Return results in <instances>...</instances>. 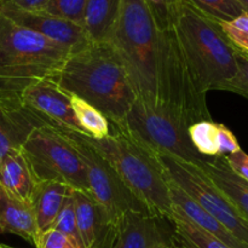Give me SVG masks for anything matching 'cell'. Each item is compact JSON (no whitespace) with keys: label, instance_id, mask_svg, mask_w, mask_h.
Wrapping results in <instances>:
<instances>
[{"label":"cell","instance_id":"obj_2","mask_svg":"<svg viewBox=\"0 0 248 248\" xmlns=\"http://www.w3.org/2000/svg\"><path fill=\"white\" fill-rule=\"evenodd\" d=\"M108 43L123 62L136 97L162 108L159 94L161 27L144 0H121Z\"/></svg>","mask_w":248,"mask_h":248},{"label":"cell","instance_id":"obj_28","mask_svg":"<svg viewBox=\"0 0 248 248\" xmlns=\"http://www.w3.org/2000/svg\"><path fill=\"white\" fill-rule=\"evenodd\" d=\"M237 72L235 77L224 86V91L234 92L248 99V53L236 48Z\"/></svg>","mask_w":248,"mask_h":248},{"label":"cell","instance_id":"obj_24","mask_svg":"<svg viewBox=\"0 0 248 248\" xmlns=\"http://www.w3.org/2000/svg\"><path fill=\"white\" fill-rule=\"evenodd\" d=\"M183 1L216 22L232 21L245 12L236 0H183Z\"/></svg>","mask_w":248,"mask_h":248},{"label":"cell","instance_id":"obj_30","mask_svg":"<svg viewBox=\"0 0 248 248\" xmlns=\"http://www.w3.org/2000/svg\"><path fill=\"white\" fill-rule=\"evenodd\" d=\"M35 248H79L70 237L55 228L39 232Z\"/></svg>","mask_w":248,"mask_h":248},{"label":"cell","instance_id":"obj_36","mask_svg":"<svg viewBox=\"0 0 248 248\" xmlns=\"http://www.w3.org/2000/svg\"><path fill=\"white\" fill-rule=\"evenodd\" d=\"M160 248H173V247L170 246V245H169V246H162V247H160Z\"/></svg>","mask_w":248,"mask_h":248},{"label":"cell","instance_id":"obj_16","mask_svg":"<svg viewBox=\"0 0 248 248\" xmlns=\"http://www.w3.org/2000/svg\"><path fill=\"white\" fill-rule=\"evenodd\" d=\"M200 166L248 223L247 182L230 169L224 156L206 159L201 162Z\"/></svg>","mask_w":248,"mask_h":248},{"label":"cell","instance_id":"obj_21","mask_svg":"<svg viewBox=\"0 0 248 248\" xmlns=\"http://www.w3.org/2000/svg\"><path fill=\"white\" fill-rule=\"evenodd\" d=\"M170 222L172 224L173 248H230L219 239L194 224L176 208H173Z\"/></svg>","mask_w":248,"mask_h":248},{"label":"cell","instance_id":"obj_7","mask_svg":"<svg viewBox=\"0 0 248 248\" xmlns=\"http://www.w3.org/2000/svg\"><path fill=\"white\" fill-rule=\"evenodd\" d=\"M21 149L36 182H58L90 194L84 164L62 130L51 125L36 127Z\"/></svg>","mask_w":248,"mask_h":248},{"label":"cell","instance_id":"obj_31","mask_svg":"<svg viewBox=\"0 0 248 248\" xmlns=\"http://www.w3.org/2000/svg\"><path fill=\"white\" fill-rule=\"evenodd\" d=\"M217 147L219 156H228L241 149L234 133L223 124H217Z\"/></svg>","mask_w":248,"mask_h":248},{"label":"cell","instance_id":"obj_14","mask_svg":"<svg viewBox=\"0 0 248 248\" xmlns=\"http://www.w3.org/2000/svg\"><path fill=\"white\" fill-rule=\"evenodd\" d=\"M167 178V177H166ZM171 193V200L173 208L183 213L188 219L201 229L206 230L211 235L219 239L230 248H248V245L237 239L232 234L223 224H220L215 217L206 212L198 202L193 200L186 191L182 190L178 186L173 183L170 178H167Z\"/></svg>","mask_w":248,"mask_h":248},{"label":"cell","instance_id":"obj_13","mask_svg":"<svg viewBox=\"0 0 248 248\" xmlns=\"http://www.w3.org/2000/svg\"><path fill=\"white\" fill-rule=\"evenodd\" d=\"M0 234H12L36 246L39 229L31 203L10 195L0 186Z\"/></svg>","mask_w":248,"mask_h":248},{"label":"cell","instance_id":"obj_4","mask_svg":"<svg viewBox=\"0 0 248 248\" xmlns=\"http://www.w3.org/2000/svg\"><path fill=\"white\" fill-rule=\"evenodd\" d=\"M172 24L199 90L224 89L237 72L236 47L219 23L179 0Z\"/></svg>","mask_w":248,"mask_h":248},{"label":"cell","instance_id":"obj_23","mask_svg":"<svg viewBox=\"0 0 248 248\" xmlns=\"http://www.w3.org/2000/svg\"><path fill=\"white\" fill-rule=\"evenodd\" d=\"M188 136L194 149L203 157H219L217 147V123L202 120L188 127Z\"/></svg>","mask_w":248,"mask_h":248},{"label":"cell","instance_id":"obj_1","mask_svg":"<svg viewBox=\"0 0 248 248\" xmlns=\"http://www.w3.org/2000/svg\"><path fill=\"white\" fill-rule=\"evenodd\" d=\"M48 79L89 102L116 127L123 126L137 98L123 62L109 43H90L70 53Z\"/></svg>","mask_w":248,"mask_h":248},{"label":"cell","instance_id":"obj_25","mask_svg":"<svg viewBox=\"0 0 248 248\" xmlns=\"http://www.w3.org/2000/svg\"><path fill=\"white\" fill-rule=\"evenodd\" d=\"M87 0H48L40 11L82 26Z\"/></svg>","mask_w":248,"mask_h":248},{"label":"cell","instance_id":"obj_3","mask_svg":"<svg viewBox=\"0 0 248 248\" xmlns=\"http://www.w3.org/2000/svg\"><path fill=\"white\" fill-rule=\"evenodd\" d=\"M70 53L0 15V108H21L24 91L48 79Z\"/></svg>","mask_w":248,"mask_h":248},{"label":"cell","instance_id":"obj_20","mask_svg":"<svg viewBox=\"0 0 248 248\" xmlns=\"http://www.w3.org/2000/svg\"><path fill=\"white\" fill-rule=\"evenodd\" d=\"M121 0H87L84 27L91 43H108L119 16Z\"/></svg>","mask_w":248,"mask_h":248},{"label":"cell","instance_id":"obj_9","mask_svg":"<svg viewBox=\"0 0 248 248\" xmlns=\"http://www.w3.org/2000/svg\"><path fill=\"white\" fill-rule=\"evenodd\" d=\"M60 130L72 140L84 164L90 195L101 210L107 225L128 211H147L126 188L113 166L85 140L84 133Z\"/></svg>","mask_w":248,"mask_h":248},{"label":"cell","instance_id":"obj_6","mask_svg":"<svg viewBox=\"0 0 248 248\" xmlns=\"http://www.w3.org/2000/svg\"><path fill=\"white\" fill-rule=\"evenodd\" d=\"M118 128L152 154L171 155L196 165L207 159L194 149L188 127L173 114L138 98L131 107L123 126Z\"/></svg>","mask_w":248,"mask_h":248},{"label":"cell","instance_id":"obj_35","mask_svg":"<svg viewBox=\"0 0 248 248\" xmlns=\"http://www.w3.org/2000/svg\"><path fill=\"white\" fill-rule=\"evenodd\" d=\"M0 248H17V247H12V246H9V245L0 244Z\"/></svg>","mask_w":248,"mask_h":248},{"label":"cell","instance_id":"obj_37","mask_svg":"<svg viewBox=\"0 0 248 248\" xmlns=\"http://www.w3.org/2000/svg\"><path fill=\"white\" fill-rule=\"evenodd\" d=\"M0 15H1V0H0Z\"/></svg>","mask_w":248,"mask_h":248},{"label":"cell","instance_id":"obj_12","mask_svg":"<svg viewBox=\"0 0 248 248\" xmlns=\"http://www.w3.org/2000/svg\"><path fill=\"white\" fill-rule=\"evenodd\" d=\"M22 106L47 125L82 133L70 104V94L51 79L31 85L22 96Z\"/></svg>","mask_w":248,"mask_h":248},{"label":"cell","instance_id":"obj_32","mask_svg":"<svg viewBox=\"0 0 248 248\" xmlns=\"http://www.w3.org/2000/svg\"><path fill=\"white\" fill-rule=\"evenodd\" d=\"M224 157L230 169L248 183V154L240 149L236 153H232Z\"/></svg>","mask_w":248,"mask_h":248},{"label":"cell","instance_id":"obj_29","mask_svg":"<svg viewBox=\"0 0 248 248\" xmlns=\"http://www.w3.org/2000/svg\"><path fill=\"white\" fill-rule=\"evenodd\" d=\"M152 10L157 24L161 28L169 27L174 17V11L179 0H144Z\"/></svg>","mask_w":248,"mask_h":248},{"label":"cell","instance_id":"obj_11","mask_svg":"<svg viewBox=\"0 0 248 248\" xmlns=\"http://www.w3.org/2000/svg\"><path fill=\"white\" fill-rule=\"evenodd\" d=\"M1 14L19 26L26 27L62 46L69 53L78 52L91 43L82 26L40 10L28 11L1 5Z\"/></svg>","mask_w":248,"mask_h":248},{"label":"cell","instance_id":"obj_5","mask_svg":"<svg viewBox=\"0 0 248 248\" xmlns=\"http://www.w3.org/2000/svg\"><path fill=\"white\" fill-rule=\"evenodd\" d=\"M84 137L113 166L126 188L148 212L171 219L173 205L169 181L154 154L115 126L110 135L101 140L86 135Z\"/></svg>","mask_w":248,"mask_h":248},{"label":"cell","instance_id":"obj_10","mask_svg":"<svg viewBox=\"0 0 248 248\" xmlns=\"http://www.w3.org/2000/svg\"><path fill=\"white\" fill-rule=\"evenodd\" d=\"M172 246L170 220L147 211H128L107 227L98 248H160Z\"/></svg>","mask_w":248,"mask_h":248},{"label":"cell","instance_id":"obj_22","mask_svg":"<svg viewBox=\"0 0 248 248\" xmlns=\"http://www.w3.org/2000/svg\"><path fill=\"white\" fill-rule=\"evenodd\" d=\"M70 104L84 135L94 140H101L110 135L111 125L102 111L74 94H70Z\"/></svg>","mask_w":248,"mask_h":248},{"label":"cell","instance_id":"obj_19","mask_svg":"<svg viewBox=\"0 0 248 248\" xmlns=\"http://www.w3.org/2000/svg\"><path fill=\"white\" fill-rule=\"evenodd\" d=\"M78 230L84 248H98L107 227L101 210L89 193L72 189Z\"/></svg>","mask_w":248,"mask_h":248},{"label":"cell","instance_id":"obj_26","mask_svg":"<svg viewBox=\"0 0 248 248\" xmlns=\"http://www.w3.org/2000/svg\"><path fill=\"white\" fill-rule=\"evenodd\" d=\"M52 228L60 230L63 234L67 235L68 237H70V239L73 240V242H74L79 248H84V246H82L81 237H80L79 234V230H78L77 216H75V208L74 202H73L72 193L69 194V196H68L67 200H65L63 207L61 208L60 213H58Z\"/></svg>","mask_w":248,"mask_h":248},{"label":"cell","instance_id":"obj_8","mask_svg":"<svg viewBox=\"0 0 248 248\" xmlns=\"http://www.w3.org/2000/svg\"><path fill=\"white\" fill-rule=\"evenodd\" d=\"M155 156L167 178L186 191L234 236L248 245V223L200 165L184 161L171 155Z\"/></svg>","mask_w":248,"mask_h":248},{"label":"cell","instance_id":"obj_17","mask_svg":"<svg viewBox=\"0 0 248 248\" xmlns=\"http://www.w3.org/2000/svg\"><path fill=\"white\" fill-rule=\"evenodd\" d=\"M36 179L22 149L10 152L0 161V186L18 200L31 203Z\"/></svg>","mask_w":248,"mask_h":248},{"label":"cell","instance_id":"obj_18","mask_svg":"<svg viewBox=\"0 0 248 248\" xmlns=\"http://www.w3.org/2000/svg\"><path fill=\"white\" fill-rule=\"evenodd\" d=\"M72 189L53 181L36 182L31 199L39 232L52 228L61 208L64 205Z\"/></svg>","mask_w":248,"mask_h":248},{"label":"cell","instance_id":"obj_34","mask_svg":"<svg viewBox=\"0 0 248 248\" xmlns=\"http://www.w3.org/2000/svg\"><path fill=\"white\" fill-rule=\"evenodd\" d=\"M236 2L242 7V10H244L246 14H248V0H236Z\"/></svg>","mask_w":248,"mask_h":248},{"label":"cell","instance_id":"obj_27","mask_svg":"<svg viewBox=\"0 0 248 248\" xmlns=\"http://www.w3.org/2000/svg\"><path fill=\"white\" fill-rule=\"evenodd\" d=\"M228 40L242 52L248 53V14L244 12L236 18L218 22Z\"/></svg>","mask_w":248,"mask_h":248},{"label":"cell","instance_id":"obj_15","mask_svg":"<svg viewBox=\"0 0 248 248\" xmlns=\"http://www.w3.org/2000/svg\"><path fill=\"white\" fill-rule=\"evenodd\" d=\"M47 125L27 108H0V161L15 149H21L33 130Z\"/></svg>","mask_w":248,"mask_h":248},{"label":"cell","instance_id":"obj_33","mask_svg":"<svg viewBox=\"0 0 248 248\" xmlns=\"http://www.w3.org/2000/svg\"><path fill=\"white\" fill-rule=\"evenodd\" d=\"M48 0H1L2 6H11L19 10H28V11H36L43 9L44 5Z\"/></svg>","mask_w":248,"mask_h":248}]
</instances>
